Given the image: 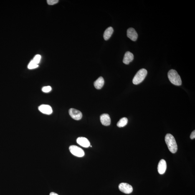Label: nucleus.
<instances>
[{
	"instance_id": "obj_5",
	"label": "nucleus",
	"mask_w": 195,
	"mask_h": 195,
	"mask_svg": "<svg viewBox=\"0 0 195 195\" xmlns=\"http://www.w3.org/2000/svg\"><path fill=\"white\" fill-rule=\"evenodd\" d=\"M119 188L121 191L125 194H130L133 191L132 186L126 183H121L119 185Z\"/></svg>"
},
{
	"instance_id": "obj_19",
	"label": "nucleus",
	"mask_w": 195,
	"mask_h": 195,
	"mask_svg": "<svg viewBox=\"0 0 195 195\" xmlns=\"http://www.w3.org/2000/svg\"><path fill=\"white\" fill-rule=\"evenodd\" d=\"M47 4L49 5H53L57 4L59 2V1L58 0H47Z\"/></svg>"
},
{
	"instance_id": "obj_14",
	"label": "nucleus",
	"mask_w": 195,
	"mask_h": 195,
	"mask_svg": "<svg viewBox=\"0 0 195 195\" xmlns=\"http://www.w3.org/2000/svg\"><path fill=\"white\" fill-rule=\"evenodd\" d=\"M114 32V29L112 27H109L106 30L103 35V37L105 40H108L111 37Z\"/></svg>"
},
{
	"instance_id": "obj_21",
	"label": "nucleus",
	"mask_w": 195,
	"mask_h": 195,
	"mask_svg": "<svg viewBox=\"0 0 195 195\" xmlns=\"http://www.w3.org/2000/svg\"><path fill=\"white\" fill-rule=\"evenodd\" d=\"M49 195H59L57 194V193H55L52 192V193H50V194H49Z\"/></svg>"
},
{
	"instance_id": "obj_15",
	"label": "nucleus",
	"mask_w": 195,
	"mask_h": 195,
	"mask_svg": "<svg viewBox=\"0 0 195 195\" xmlns=\"http://www.w3.org/2000/svg\"><path fill=\"white\" fill-rule=\"evenodd\" d=\"M128 120L126 118H123L120 119L117 124V126L119 128L125 127L128 123Z\"/></svg>"
},
{
	"instance_id": "obj_11",
	"label": "nucleus",
	"mask_w": 195,
	"mask_h": 195,
	"mask_svg": "<svg viewBox=\"0 0 195 195\" xmlns=\"http://www.w3.org/2000/svg\"><path fill=\"white\" fill-rule=\"evenodd\" d=\"M77 143L81 146L84 148H88L90 146V142L87 138L84 137H80L77 139Z\"/></svg>"
},
{
	"instance_id": "obj_12",
	"label": "nucleus",
	"mask_w": 195,
	"mask_h": 195,
	"mask_svg": "<svg viewBox=\"0 0 195 195\" xmlns=\"http://www.w3.org/2000/svg\"><path fill=\"white\" fill-rule=\"evenodd\" d=\"M134 59V55L133 54L130 52H127L124 56L123 62L124 64H129L130 62H132Z\"/></svg>"
},
{
	"instance_id": "obj_16",
	"label": "nucleus",
	"mask_w": 195,
	"mask_h": 195,
	"mask_svg": "<svg viewBox=\"0 0 195 195\" xmlns=\"http://www.w3.org/2000/svg\"><path fill=\"white\" fill-rule=\"evenodd\" d=\"M28 68L32 69L37 68L39 67V65H38V64L35 63L32 60L30 62V63H29L28 65Z\"/></svg>"
},
{
	"instance_id": "obj_8",
	"label": "nucleus",
	"mask_w": 195,
	"mask_h": 195,
	"mask_svg": "<svg viewBox=\"0 0 195 195\" xmlns=\"http://www.w3.org/2000/svg\"><path fill=\"white\" fill-rule=\"evenodd\" d=\"M127 36L129 39L133 41H136L138 39V33L133 28H130L127 31Z\"/></svg>"
},
{
	"instance_id": "obj_4",
	"label": "nucleus",
	"mask_w": 195,
	"mask_h": 195,
	"mask_svg": "<svg viewBox=\"0 0 195 195\" xmlns=\"http://www.w3.org/2000/svg\"><path fill=\"white\" fill-rule=\"evenodd\" d=\"M69 150L71 153L75 156L79 157H82L85 155V153L81 148L75 145H72L69 147Z\"/></svg>"
},
{
	"instance_id": "obj_17",
	"label": "nucleus",
	"mask_w": 195,
	"mask_h": 195,
	"mask_svg": "<svg viewBox=\"0 0 195 195\" xmlns=\"http://www.w3.org/2000/svg\"><path fill=\"white\" fill-rule=\"evenodd\" d=\"M41 59V56L39 55H37L35 56L33 61L36 63V64H38L40 62Z\"/></svg>"
},
{
	"instance_id": "obj_1",
	"label": "nucleus",
	"mask_w": 195,
	"mask_h": 195,
	"mask_svg": "<svg viewBox=\"0 0 195 195\" xmlns=\"http://www.w3.org/2000/svg\"><path fill=\"white\" fill-rule=\"evenodd\" d=\"M165 142L170 152L176 153L178 150V145L174 137L170 134H167L165 138Z\"/></svg>"
},
{
	"instance_id": "obj_6",
	"label": "nucleus",
	"mask_w": 195,
	"mask_h": 195,
	"mask_svg": "<svg viewBox=\"0 0 195 195\" xmlns=\"http://www.w3.org/2000/svg\"><path fill=\"white\" fill-rule=\"evenodd\" d=\"M69 115L72 118L75 120H79L81 119L82 114L80 111L74 108H71L69 111Z\"/></svg>"
},
{
	"instance_id": "obj_9",
	"label": "nucleus",
	"mask_w": 195,
	"mask_h": 195,
	"mask_svg": "<svg viewBox=\"0 0 195 195\" xmlns=\"http://www.w3.org/2000/svg\"><path fill=\"white\" fill-rule=\"evenodd\" d=\"M167 169V163L164 159H162L158 163V171L160 174H164Z\"/></svg>"
},
{
	"instance_id": "obj_2",
	"label": "nucleus",
	"mask_w": 195,
	"mask_h": 195,
	"mask_svg": "<svg viewBox=\"0 0 195 195\" xmlns=\"http://www.w3.org/2000/svg\"><path fill=\"white\" fill-rule=\"evenodd\" d=\"M168 76L170 81L173 85L176 86L181 85V77L176 70L174 69L170 70L168 72Z\"/></svg>"
},
{
	"instance_id": "obj_10",
	"label": "nucleus",
	"mask_w": 195,
	"mask_h": 195,
	"mask_svg": "<svg viewBox=\"0 0 195 195\" xmlns=\"http://www.w3.org/2000/svg\"><path fill=\"white\" fill-rule=\"evenodd\" d=\"M100 122L102 125L106 126H108L111 124V119L108 114H104L100 116Z\"/></svg>"
},
{
	"instance_id": "obj_3",
	"label": "nucleus",
	"mask_w": 195,
	"mask_h": 195,
	"mask_svg": "<svg viewBox=\"0 0 195 195\" xmlns=\"http://www.w3.org/2000/svg\"><path fill=\"white\" fill-rule=\"evenodd\" d=\"M148 72L146 69H142L137 73L133 79V83L135 85L141 83L146 76Z\"/></svg>"
},
{
	"instance_id": "obj_18",
	"label": "nucleus",
	"mask_w": 195,
	"mask_h": 195,
	"mask_svg": "<svg viewBox=\"0 0 195 195\" xmlns=\"http://www.w3.org/2000/svg\"><path fill=\"white\" fill-rule=\"evenodd\" d=\"M52 90V87L50 86H48L44 87L42 88V91L44 92H46V93L50 92Z\"/></svg>"
},
{
	"instance_id": "obj_13",
	"label": "nucleus",
	"mask_w": 195,
	"mask_h": 195,
	"mask_svg": "<svg viewBox=\"0 0 195 195\" xmlns=\"http://www.w3.org/2000/svg\"><path fill=\"white\" fill-rule=\"evenodd\" d=\"M104 80L103 77H100L94 82V86L97 89H100L103 86L104 84Z\"/></svg>"
},
{
	"instance_id": "obj_7",
	"label": "nucleus",
	"mask_w": 195,
	"mask_h": 195,
	"mask_svg": "<svg viewBox=\"0 0 195 195\" xmlns=\"http://www.w3.org/2000/svg\"><path fill=\"white\" fill-rule=\"evenodd\" d=\"M39 110L42 113L46 115H50L52 113V110L50 106L42 105L39 107Z\"/></svg>"
},
{
	"instance_id": "obj_20",
	"label": "nucleus",
	"mask_w": 195,
	"mask_h": 195,
	"mask_svg": "<svg viewBox=\"0 0 195 195\" xmlns=\"http://www.w3.org/2000/svg\"><path fill=\"white\" fill-rule=\"evenodd\" d=\"M190 138L191 139V140L194 139L195 138V131L194 130L192 133H191L190 136Z\"/></svg>"
}]
</instances>
